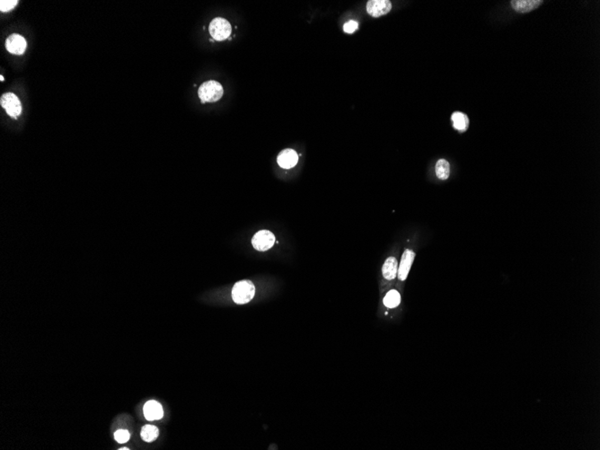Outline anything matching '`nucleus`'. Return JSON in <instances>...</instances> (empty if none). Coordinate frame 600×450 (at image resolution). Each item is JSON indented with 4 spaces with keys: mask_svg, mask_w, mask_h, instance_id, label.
<instances>
[{
    "mask_svg": "<svg viewBox=\"0 0 600 450\" xmlns=\"http://www.w3.org/2000/svg\"><path fill=\"white\" fill-rule=\"evenodd\" d=\"M1 107L5 110L8 116L17 120L22 114V103L19 98L13 93H5L0 99Z\"/></svg>",
    "mask_w": 600,
    "mask_h": 450,
    "instance_id": "3",
    "label": "nucleus"
},
{
    "mask_svg": "<svg viewBox=\"0 0 600 450\" xmlns=\"http://www.w3.org/2000/svg\"><path fill=\"white\" fill-rule=\"evenodd\" d=\"M143 413L145 418L148 421H158L162 419L164 416L162 405L155 400H151L146 403L143 408Z\"/></svg>",
    "mask_w": 600,
    "mask_h": 450,
    "instance_id": "9",
    "label": "nucleus"
},
{
    "mask_svg": "<svg viewBox=\"0 0 600 450\" xmlns=\"http://www.w3.org/2000/svg\"><path fill=\"white\" fill-rule=\"evenodd\" d=\"M275 243L273 233L268 230H260L256 233L252 239V245L254 248L260 252H265L270 249Z\"/></svg>",
    "mask_w": 600,
    "mask_h": 450,
    "instance_id": "5",
    "label": "nucleus"
},
{
    "mask_svg": "<svg viewBox=\"0 0 600 450\" xmlns=\"http://www.w3.org/2000/svg\"><path fill=\"white\" fill-rule=\"evenodd\" d=\"M18 4L17 0H1L0 1V10L1 12H9L14 9Z\"/></svg>",
    "mask_w": 600,
    "mask_h": 450,
    "instance_id": "17",
    "label": "nucleus"
},
{
    "mask_svg": "<svg viewBox=\"0 0 600 450\" xmlns=\"http://www.w3.org/2000/svg\"><path fill=\"white\" fill-rule=\"evenodd\" d=\"M159 429L153 425H145L140 432L141 439L146 442H153L159 438Z\"/></svg>",
    "mask_w": 600,
    "mask_h": 450,
    "instance_id": "15",
    "label": "nucleus"
},
{
    "mask_svg": "<svg viewBox=\"0 0 600 450\" xmlns=\"http://www.w3.org/2000/svg\"><path fill=\"white\" fill-rule=\"evenodd\" d=\"M256 295V287L250 280H241L234 285L232 298L238 305L251 301Z\"/></svg>",
    "mask_w": 600,
    "mask_h": 450,
    "instance_id": "1",
    "label": "nucleus"
},
{
    "mask_svg": "<svg viewBox=\"0 0 600 450\" xmlns=\"http://www.w3.org/2000/svg\"><path fill=\"white\" fill-rule=\"evenodd\" d=\"M414 258H415V253L414 251L406 249L404 252L402 258H401L400 265L398 267V272H397V276L401 281H405L408 277L410 270L414 264Z\"/></svg>",
    "mask_w": 600,
    "mask_h": 450,
    "instance_id": "8",
    "label": "nucleus"
},
{
    "mask_svg": "<svg viewBox=\"0 0 600 450\" xmlns=\"http://www.w3.org/2000/svg\"><path fill=\"white\" fill-rule=\"evenodd\" d=\"M358 28V24L355 21H349L348 23H346L343 26V30L345 33H353Z\"/></svg>",
    "mask_w": 600,
    "mask_h": 450,
    "instance_id": "19",
    "label": "nucleus"
},
{
    "mask_svg": "<svg viewBox=\"0 0 600 450\" xmlns=\"http://www.w3.org/2000/svg\"><path fill=\"white\" fill-rule=\"evenodd\" d=\"M436 176L439 180H447L450 175V165L445 159H439L435 167Z\"/></svg>",
    "mask_w": 600,
    "mask_h": 450,
    "instance_id": "14",
    "label": "nucleus"
},
{
    "mask_svg": "<svg viewBox=\"0 0 600 450\" xmlns=\"http://www.w3.org/2000/svg\"><path fill=\"white\" fill-rule=\"evenodd\" d=\"M513 9L518 13H528L537 8L542 3V0H513L511 2Z\"/></svg>",
    "mask_w": 600,
    "mask_h": 450,
    "instance_id": "11",
    "label": "nucleus"
},
{
    "mask_svg": "<svg viewBox=\"0 0 600 450\" xmlns=\"http://www.w3.org/2000/svg\"><path fill=\"white\" fill-rule=\"evenodd\" d=\"M451 120L453 121V125L454 128L458 131L464 132L465 130L468 129L469 126V119L465 113L460 112V111H456L452 114Z\"/></svg>",
    "mask_w": 600,
    "mask_h": 450,
    "instance_id": "13",
    "label": "nucleus"
},
{
    "mask_svg": "<svg viewBox=\"0 0 600 450\" xmlns=\"http://www.w3.org/2000/svg\"><path fill=\"white\" fill-rule=\"evenodd\" d=\"M231 24L226 19L217 17L211 21L209 27L210 35L216 41H224L231 33Z\"/></svg>",
    "mask_w": 600,
    "mask_h": 450,
    "instance_id": "4",
    "label": "nucleus"
},
{
    "mask_svg": "<svg viewBox=\"0 0 600 450\" xmlns=\"http://www.w3.org/2000/svg\"><path fill=\"white\" fill-rule=\"evenodd\" d=\"M0 80H1V81H4V78H3V76H0Z\"/></svg>",
    "mask_w": 600,
    "mask_h": 450,
    "instance_id": "20",
    "label": "nucleus"
},
{
    "mask_svg": "<svg viewBox=\"0 0 600 450\" xmlns=\"http://www.w3.org/2000/svg\"><path fill=\"white\" fill-rule=\"evenodd\" d=\"M223 93L221 84L214 80L204 82L198 90V94L202 103L217 102L223 96Z\"/></svg>",
    "mask_w": 600,
    "mask_h": 450,
    "instance_id": "2",
    "label": "nucleus"
},
{
    "mask_svg": "<svg viewBox=\"0 0 600 450\" xmlns=\"http://www.w3.org/2000/svg\"><path fill=\"white\" fill-rule=\"evenodd\" d=\"M130 432L126 430H119L114 433V439L118 443H126L127 441L130 440Z\"/></svg>",
    "mask_w": 600,
    "mask_h": 450,
    "instance_id": "18",
    "label": "nucleus"
},
{
    "mask_svg": "<svg viewBox=\"0 0 600 450\" xmlns=\"http://www.w3.org/2000/svg\"><path fill=\"white\" fill-rule=\"evenodd\" d=\"M277 160L279 167L285 169H289L298 164V154L293 149H284L283 151L279 154Z\"/></svg>",
    "mask_w": 600,
    "mask_h": 450,
    "instance_id": "10",
    "label": "nucleus"
},
{
    "mask_svg": "<svg viewBox=\"0 0 600 450\" xmlns=\"http://www.w3.org/2000/svg\"><path fill=\"white\" fill-rule=\"evenodd\" d=\"M398 272V262L396 257H388L382 267V273L384 278L387 280H392L396 278Z\"/></svg>",
    "mask_w": 600,
    "mask_h": 450,
    "instance_id": "12",
    "label": "nucleus"
},
{
    "mask_svg": "<svg viewBox=\"0 0 600 450\" xmlns=\"http://www.w3.org/2000/svg\"><path fill=\"white\" fill-rule=\"evenodd\" d=\"M120 450H129V449H127V448H122V449H120Z\"/></svg>",
    "mask_w": 600,
    "mask_h": 450,
    "instance_id": "21",
    "label": "nucleus"
},
{
    "mask_svg": "<svg viewBox=\"0 0 600 450\" xmlns=\"http://www.w3.org/2000/svg\"><path fill=\"white\" fill-rule=\"evenodd\" d=\"M392 9V3L389 0H370L367 4V12L372 17H379L388 14Z\"/></svg>",
    "mask_w": 600,
    "mask_h": 450,
    "instance_id": "7",
    "label": "nucleus"
},
{
    "mask_svg": "<svg viewBox=\"0 0 600 450\" xmlns=\"http://www.w3.org/2000/svg\"><path fill=\"white\" fill-rule=\"evenodd\" d=\"M5 46L11 54L22 55L27 48V42L22 35L13 33L5 40Z\"/></svg>",
    "mask_w": 600,
    "mask_h": 450,
    "instance_id": "6",
    "label": "nucleus"
},
{
    "mask_svg": "<svg viewBox=\"0 0 600 450\" xmlns=\"http://www.w3.org/2000/svg\"><path fill=\"white\" fill-rule=\"evenodd\" d=\"M400 303L401 295L396 289H392L386 293V297H384V304L388 308H395L399 306Z\"/></svg>",
    "mask_w": 600,
    "mask_h": 450,
    "instance_id": "16",
    "label": "nucleus"
}]
</instances>
